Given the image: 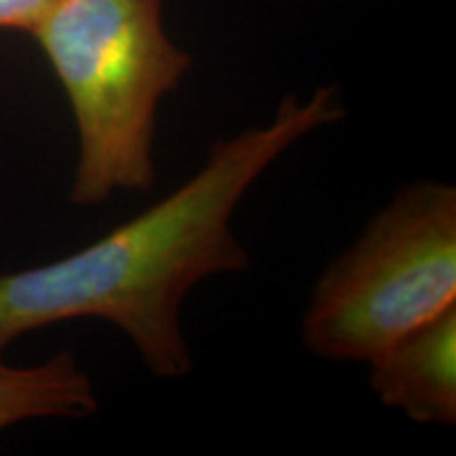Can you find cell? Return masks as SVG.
Masks as SVG:
<instances>
[{"instance_id":"cell-1","label":"cell","mask_w":456,"mask_h":456,"mask_svg":"<svg viewBox=\"0 0 456 456\" xmlns=\"http://www.w3.org/2000/svg\"><path fill=\"white\" fill-rule=\"evenodd\" d=\"M342 117L332 87L288 95L271 123L214 142L195 175L135 218L66 258L0 275V355L32 330L104 319L157 379L191 374L182 302L205 277L249 265L231 226L239 201L288 148Z\"/></svg>"},{"instance_id":"cell-2","label":"cell","mask_w":456,"mask_h":456,"mask_svg":"<svg viewBox=\"0 0 456 456\" xmlns=\"http://www.w3.org/2000/svg\"><path fill=\"white\" fill-rule=\"evenodd\" d=\"M161 15L163 0H60L32 32L77 125L74 205L155 186L159 104L191 66Z\"/></svg>"},{"instance_id":"cell-3","label":"cell","mask_w":456,"mask_h":456,"mask_svg":"<svg viewBox=\"0 0 456 456\" xmlns=\"http://www.w3.org/2000/svg\"><path fill=\"white\" fill-rule=\"evenodd\" d=\"M456 305V188L420 180L323 271L302 319L319 357L370 362Z\"/></svg>"},{"instance_id":"cell-4","label":"cell","mask_w":456,"mask_h":456,"mask_svg":"<svg viewBox=\"0 0 456 456\" xmlns=\"http://www.w3.org/2000/svg\"><path fill=\"white\" fill-rule=\"evenodd\" d=\"M385 406L425 425L456 423V305L370 359Z\"/></svg>"},{"instance_id":"cell-5","label":"cell","mask_w":456,"mask_h":456,"mask_svg":"<svg viewBox=\"0 0 456 456\" xmlns=\"http://www.w3.org/2000/svg\"><path fill=\"white\" fill-rule=\"evenodd\" d=\"M98 408L91 376L72 351L30 368L0 359V431L30 419H87Z\"/></svg>"},{"instance_id":"cell-6","label":"cell","mask_w":456,"mask_h":456,"mask_svg":"<svg viewBox=\"0 0 456 456\" xmlns=\"http://www.w3.org/2000/svg\"><path fill=\"white\" fill-rule=\"evenodd\" d=\"M60 0H0V30L34 32Z\"/></svg>"}]
</instances>
